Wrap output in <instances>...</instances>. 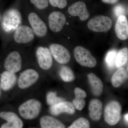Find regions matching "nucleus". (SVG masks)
Masks as SVG:
<instances>
[{"instance_id":"obj_9","label":"nucleus","mask_w":128,"mask_h":128,"mask_svg":"<svg viewBox=\"0 0 128 128\" xmlns=\"http://www.w3.org/2000/svg\"><path fill=\"white\" fill-rule=\"evenodd\" d=\"M28 19L34 34L40 37L46 35L48 30L46 24L34 12L30 13Z\"/></svg>"},{"instance_id":"obj_4","label":"nucleus","mask_w":128,"mask_h":128,"mask_svg":"<svg viewBox=\"0 0 128 128\" xmlns=\"http://www.w3.org/2000/svg\"><path fill=\"white\" fill-rule=\"evenodd\" d=\"M74 54L76 61L82 66L93 68L96 64L95 57L88 50L82 46L76 47L74 50Z\"/></svg>"},{"instance_id":"obj_19","label":"nucleus","mask_w":128,"mask_h":128,"mask_svg":"<svg viewBox=\"0 0 128 128\" xmlns=\"http://www.w3.org/2000/svg\"><path fill=\"white\" fill-rule=\"evenodd\" d=\"M88 77L93 94L96 96H100L103 89V83L101 80L92 73L88 74Z\"/></svg>"},{"instance_id":"obj_31","label":"nucleus","mask_w":128,"mask_h":128,"mask_svg":"<svg viewBox=\"0 0 128 128\" xmlns=\"http://www.w3.org/2000/svg\"><path fill=\"white\" fill-rule=\"evenodd\" d=\"M118 0H102L103 2L109 4H114L118 1Z\"/></svg>"},{"instance_id":"obj_25","label":"nucleus","mask_w":128,"mask_h":128,"mask_svg":"<svg viewBox=\"0 0 128 128\" xmlns=\"http://www.w3.org/2000/svg\"><path fill=\"white\" fill-rule=\"evenodd\" d=\"M90 128L89 121L86 118H81L74 121L68 128Z\"/></svg>"},{"instance_id":"obj_26","label":"nucleus","mask_w":128,"mask_h":128,"mask_svg":"<svg viewBox=\"0 0 128 128\" xmlns=\"http://www.w3.org/2000/svg\"><path fill=\"white\" fill-rule=\"evenodd\" d=\"M64 101V98L57 97L55 92H50L47 95V103L50 106Z\"/></svg>"},{"instance_id":"obj_28","label":"nucleus","mask_w":128,"mask_h":128,"mask_svg":"<svg viewBox=\"0 0 128 128\" xmlns=\"http://www.w3.org/2000/svg\"><path fill=\"white\" fill-rule=\"evenodd\" d=\"M30 1L40 9H45L48 6V0H30Z\"/></svg>"},{"instance_id":"obj_5","label":"nucleus","mask_w":128,"mask_h":128,"mask_svg":"<svg viewBox=\"0 0 128 128\" xmlns=\"http://www.w3.org/2000/svg\"><path fill=\"white\" fill-rule=\"evenodd\" d=\"M112 21L109 17L99 16L91 18L88 22V26L90 30L97 32H106L112 26Z\"/></svg>"},{"instance_id":"obj_8","label":"nucleus","mask_w":128,"mask_h":128,"mask_svg":"<svg viewBox=\"0 0 128 128\" xmlns=\"http://www.w3.org/2000/svg\"><path fill=\"white\" fill-rule=\"evenodd\" d=\"M36 55L40 68L44 70H48L52 65V54L48 48L42 47L38 48Z\"/></svg>"},{"instance_id":"obj_7","label":"nucleus","mask_w":128,"mask_h":128,"mask_svg":"<svg viewBox=\"0 0 128 128\" xmlns=\"http://www.w3.org/2000/svg\"><path fill=\"white\" fill-rule=\"evenodd\" d=\"M50 50L56 60L60 64H66L70 61V54L64 46L58 44H52L50 46Z\"/></svg>"},{"instance_id":"obj_21","label":"nucleus","mask_w":128,"mask_h":128,"mask_svg":"<svg viewBox=\"0 0 128 128\" xmlns=\"http://www.w3.org/2000/svg\"><path fill=\"white\" fill-rule=\"evenodd\" d=\"M75 98L73 100V104L74 107L77 110H82L86 105V101L84 98H86V92L84 90L76 88L74 90Z\"/></svg>"},{"instance_id":"obj_33","label":"nucleus","mask_w":128,"mask_h":128,"mask_svg":"<svg viewBox=\"0 0 128 128\" xmlns=\"http://www.w3.org/2000/svg\"></svg>"},{"instance_id":"obj_22","label":"nucleus","mask_w":128,"mask_h":128,"mask_svg":"<svg viewBox=\"0 0 128 128\" xmlns=\"http://www.w3.org/2000/svg\"><path fill=\"white\" fill-rule=\"evenodd\" d=\"M128 78V72L124 68L121 67L114 73L112 76V84L115 88L120 87Z\"/></svg>"},{"instance_id":"obj_14","label":"nucleus","mask_w":128,"mask_h":128,"mask_svg":"<svg viewBox=\"0 0 128 128\" xmlns=\"http://www.w3.org/2000/svg\"><path fill=\"white\" fill-rule=\"evenodd\" d=\"M68 12L72 16H79L82 21L88 19L90 17L86 5L82 2H78L72 5L68 9Z\"/></svg>"},{"instance_id":"obj_27","label":"nucleus","mask_w":128,"mask_h":128,"mask_svg":"<svg viewBox=\"0 0 128 128\" xmlns=\"http://www.w3.org/2000/svg\"><path fill=\"white\" fill-rule=\"evenodd\" d=\"M117 54V51L114 50H110L108 53L105 60L107 65L109 68H113L115 66V58Z\"/></svg>"},{"instance_id":"obj_17","label":"nucleus","mask_w":128,"mask_h":128,"mask_svg":"<svg viewBox=\"0 0 128 128\" xmlns=\"http://www.w3.org/2000/svg\"><path fill=\"white\" fill-rule=\"evenodd\" d=\"M16 76L15 73L7 70L2 74L0 86L4 90H8L16 84Z\"/></svg>"},{"instance_id":"obj_34","label":"nucleus","mask_w":128,"mask_h":128,"mask_svg":"<svg viewBox=\"0 0 128 128\" xmlns=\"http://www.w3.org/2000/svg\"></svg>"},{"instance_id":"obj_2","label":"nucleus","mask_w":128,"mask_h":128,"mask_svg":"<svg viewBox=\"0 0 128 128\" xmlns=\"http://www.w3.org/2000/svg\"><path fill=\"white\" fill-rule=\"evenodd\" d=\"M42 104L39 101L31 99L22 104L18 108L19 114L26 120L35 119L41 112Z\"/></svg>"},{"instance_id":"obj_1","label":"nucleus","mask_w":128,"mask_h":128,"mask_svg":"<svg viewBox=\"0 0 128 128\" xmlns=\"http://www.w3.org/2000/svg\"><path fill=\"white\" fill-rule=\"evenodd\" d=\"M22 21V16L18 10L16 9H10L3 15L2 26L5 32H12L20 26Z\"/></svg>"},{"instance_id":"obj_24","label":"nucleus","mask_w":128,"mask_h":128,"mask_svg":"<svg viewBox=\"0 0 128 128\" xmlns=\"http://www.w3.org/2000/svg\"><path fill=\"white\" fill-rule=\"evenodd\" d=\"M60 74L62 80L65 82H71L75 78L73 71L67 66H63L60 69Z\"/></svg>"},{"instance_id":"obj_6","label":"nucleus","mask_w":128,"mask_h":128,"mask_svg":"<svg viewBox=\"0 0 128 128\" xmlns=\"http://www.w3.org/2000/svg\"><path fill=\"white\" fill-rule=\"evenodd\" d=\"M39 74L33 69L25 70L20 75L18 80V86L20 89H25L30 87L37 82Z\"/></svg>"},{"instance_id":"obj_10","label":"nucleus","mask_w":128,"mask_h":128,"mask_svg":"<svg viewBox=\"0 0 128 128\" xmlns=\"http://www.w3.org/2000/svg\"><path fill=\"white\" fill-rule=\"evenodd\" d=\"M34 32L32 28L26 25H22L16 29L14 39L18 43H27L34 39Z\"/></svg>"},{"instance_id":"obj_12","label":"nucleus","mask_w":128,"mask_h":128,"mask_svg":"<svg viewBox=\"0 0 128 128\" xmlns=\"http://www.w3.org/2000/svg\"><path fill=\"white\" fill-rule=\"evenodd\" d=\"M0 118L7 121L2 124L1 128H22L23 122L15 113L12 112H0Z\"/></svg>"},{"instance_id":"obj_13","label":"nucleus","mask_w":128,"mask_h":128,"mask_svg":"<svg viewBox=\"0 0 128 128\" xmlns=\"http://www.w3.org/2000/svg\"><path fill=\"white\" fill-rule=\"evenodd\" d=\"M65 16L59 12H54L49 16V26L50 30L54 32L62 30L66 22Z\"/></svg>"},{"instance_id":"obj_30","label":"nucleus","mask_w":128,"mask_h":128,"mask_svg":"<svg viewBox=\"0 0 128 128\" xmlns=\"http://www.w3.org/2000/svg\"><path fill=\"white\" fill-rule=\"evenodd\" d=\"M114 12L118 17L121 16H124L126 13V10L123 6L121 5H117L114 9Z\"/></svg>"},{"instance_id":"obj_3","label":"nucleus","mask_w":128,"mask_h":128,"mask_svg":"<svg viewBox=\"0 0 128 128\" xmlns=\"http://www.w3.org/2000/svg\"><path fill=\"white\" fill-rule=\"evenodd\" d=\"M121 106L118 102L112 101L105 107L104 119L110 125L116 124L121 118Z\"/></svg>"},{"instance_id":"obj_11","label":"nucleus","mask_w":128,"mask_h":128,"mask_svg":"<svg viewBox=\"0 0 128 128\" xmlns=\"http://www.w3.org/2000/svg\"><path fill=\"white\" fill-rule=\"evenodd\" d=\"M22 60L20 55L16 51L10 53L5 60L4 67L8 71L16 73L22 68Z\"/></svg>"},{"instance_id":"obj_32","label":"nucleus","mask_w":128,"mask_h":128,"mask_svg":"<svg viewBox=\"0 0 128 128\" xmlns=\"http://www.w3.org/2000/svg\"><path fill=\"white\" fill-rule=\"evenodd\" d=\"M125 120H126V122H128V113H127V114H126V115H125Z\"/></svg>"},{"instance_id":"obj_20","label":"nucleus","mask_w":128,"mask_h":128,"mask_svg":"<svg viewBox=\"0 0 128 128\" xmlns=\"http://www.w3.org/2000/svg\"><path fill=\"white\" fill-rule=\"evenodd\" d=\"M40 126L42 128H64V125L56 118L49 116H44L40 118Z\"/></svg>"},{"instance_id":"obj_29","label":"nucleus","mask_w":128,"mask_h":128,"mask_svg":"<svg viewBox=\"0 0 128 128\" xmlns=\"http://www.w3.org/2000/svg\"><path fill=\"white\" fill-rule=\"evenodd\" d=\"M51 6L60 9H62L66 7L67 5L66 0H49Z\"/></svg>"},{"instance_id":"obj_23","label":"nucleus","mask_w":128,"mask_h":128,"mask_svg":"<svg viewBox=\"0 0 128 128\" xmlns=\"http://www.w3.org/2000/svg\"><path fill=\"white\" fill-rule=\"evenodd\" d=\"M128 58V48L122 49L117 53L115 58V66L117 68H120L124 65L127 61Z\"/></svg>"},{"instance_id":"obj_18","label":"nucleus","mask_w":128,"mask_h":128,"mask_svg":"<svg viewBox=\"0 0 128 128\" xmlns=\"http://www.w3.org/2000/svg\"><path fill=\"white\" fill-rule=\"evenodd\" d=\"M102 103L100 100L92 99L89 106V116L93 121L100 120L102 113Z\"/></svg>"},{"instance_id":"obj_16","label":"nucleus","mask_w":128,"mask_h":128,"mask_svg":"<svg viewBox=\"0 0 128 128\" xmlns=\"http://www.w3.org/2000/svg\"><path fill=\"white\" fill-rule=\"evenodd\" d=\"M50 111L51 114L54 116H57L64 112L73 114L75 112L73 104L65 101L51 106Z\"/></svg>"},{"instance_id":"obj_15","label":"nucleus","mask_w":128,"mask_h":128,"mask_svg":"<svg viewBox=\"0 0 128 128\" xmlns=\"http://www.w3.org/2000/svg\"><path fill=\"white\" fill-rule=\"evenodd\" d=\"M115 32L117 36L122 40H126L128 38V22L124 16L118 17L115 26Z\"/></svg>"}]
</instances>
